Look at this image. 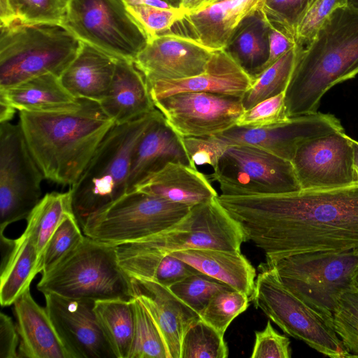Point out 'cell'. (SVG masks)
<instances>
[{
  "label": "cell",
  "mask_w": 358,
  "mask_h": 358,
  "mask_svg": "<svg viewBox=\"0 0 358 358\" xmlns=\"http://www.w3.org/2000/svg\"><path fill=\"white\" fill-rule=\"evenodd\" d=\"M217 199L266 259L358 250V184Z\"/></svg>",
  "instance_id": "obj_1"
},
{
  "label": "cell",
  "mask_w": 358,
  "mask_h": 358,
  "mask_svg": "<svg viewBox=\"0 0 358 358\" xmlns=\"http://www.w3.org/2000/svg\"><path fill=\"white\" fill-rule=\"evenodd\" d=\"M19 124L29 150L45 179L73 185L114 121L99 103L81 99L76 110L20 111Z\"/></svg>",
  "instance_id": "obj_2"
},
{
  "label": "cell",
  "mask_w": 358,
  "mask_h": 358,
  "mask_svg": "<svg viewBox=\"0 0 358 358\" xmlns=\"http://www.w3.org/2000/svg\"><path fill=\"white\" fill-rule=\"evenodd\" d=\"M358 74V8L341 7L301 48L285 92L289 118L315 113L323 95Z\"/></svg>",
  "instance_id": "obj_3"
},
{
  "label": "cell",
  "mask_w": 358,
  "mask_h": 358,
  "mask_svg": "<svg viewBox=\"0 0 358 358\" xmlns=\"http://www.w3.org/2000/svg\"><path fill=\"white\" fill-rule=\"evenodd\" d=\"M156 109L129 122L115 124L70 186L72 211L81 227L88 218L128 192L134 149Z\"/></svg>",
  "instance_id": "obj_4"
},
{
  "label": "cell",
  "mask_w": 358,
  "mask_h": 358,
  "mask_svg": "<svg viewBox=\"0 0 358 358\" xmlns=\"http://www.w3.org/2000/svg\"><path fill=\"white\" fill-rule=\"evenodd\" d=\"M82 45L63 23L15 21L1 27L0 90L43 74L60 77Z\"/></svg>",
  "instance_id": "obj_5"
},
{
  "label": "cell",
  "mask_w": 358,
  "mask_h": 358,
  "mask_svg": "<svg viewBox=\"0 0 358 358\" xmlns=\"http://www.w3.org/2000/svg\"><path fill=\"white\" fill-rule=\"evenodd\" d=\"M37 288L43 294L94 301L133 298L131 278L118 264L115 245L85 236L57 265L42 274Z\"/></svg>",
  "instance_id": "obj_6"
},
{
  "label": "cell",
  "mask_w": 358,
  "mask_h": 358,
  "mask_svg": "<svg viewBox=\"0 0 358 358\" xmlns=\"http://www.w3.org/2000/svg\"><path fill=\"white\" fill-rule=\"evenodd\" d=\"M282 282L320 313L333 319L334 311L346 292L357 287L358 250L317 251L266 259Z\"/></svg>",
  "instance_id": "obj_7"
},
{
  "label": "cell",
  "mask_w": 358,
  "mask_h": 358,
  "mask_svg": "<svg viewBox=\"0 0 358 358\" xmlns=\"http://www.w3.org/2000/svg\"><path fill=\"white\" fill-rule=\"evenodd\" d=\"M250 299L257 308L285 333L301 340L318 352L331 357H347L332 318L310 307L280 280L278 273L262 264Z\"/></svg>",
  "instance_id": "obj_8"
},
{
  "label": "cell",
  "mask_w": 358,
  "mask_h": 358,
  "mask_svg": "<svg viewBox=\"0 0 358 358\" xmlns=\"http://www.w3.org/2000/svg\"><path fill=\"white\" fill-rule=\"evenodd\" d=\"M191 208L134 189L88 218L81 229L93 240L117 245L167 230Z\"/></svg>",
  "instance_id": "obj_9"
},
{
  "label": "cell",
  "mask_w": 358,
  "mask_h": 358,
  "mask_svg": "<svg viewBox=\"0 0 358 358\" xmlns=\"http://www.w3.org/2000/svg\"><path fill=\"white\" fill-rule=\"evenodd\" d=\"M225 196H253L301 190L291 161L250 145H231L208 177Z\"/></svg>",
  "instance_id": "obj_10"
},
{
  "label": "cell",
  "mask_w": 358,
  "mask_h": 358,
  "mask_svg": "<svg viewBox=\"0 0 358 358\" xmlns=\"http://www.w3.org/2000/svg\"><path fill=\"white\" fill-rule=\"evenodd\" d=\"M63 24L83 42L117 59L134 62L148 42L122 0H68Z\"/></svg>",
  "instance_id": "obj_11"
},
{
  "label": "cell",
  "mask_w": 358,
  "mask_h": 358,
  "mask_svg": "<svg viewBox=\"0 0 358 358\" xmlns=\"http://www.w3.org/2000/svg\"><path fill=\"white\" fill-rule=\"evenodd\" d=\"M44 179L20 124L0 123V232L27 218L41 199Z\"/></svg>",
  "instance_id": "obj_12"
},
{
  "label": "cell",
  "mask_w": 358,
  "mask_h": 358,
  "mask_svg": "<svg viewBox=\"0 0 358 358\" xmlns=\"http://www.w3.org/2000/svg\"><path fill=\"white\" fill-rule=\"evenodd\" d=\"M135 241L169 254L192 249L240 251L245 240L239 224L217 197L192 206L182 220L167 230Z\"/></svg>",
  "instance_id": "obj_13"
},
{
  "label": "cell",
  "mask_w": 358,
  "mask_h": 358,
  "mask_svg": "<svg viewBox=\"0 0 358 358\" xmlns=\"http://www.w3.org/2000/svg\"><path fill=\"white\" fill-rule=\"evenodd\" d=\"M153 103L181 137L222 133L236 125L244 110L241 97L208 92H179Z\"/></svg>",
  "instance_id": "obj_14"
},
{
  "label": "cell",
  "mask_w": 358,
  "mask_h": 358,
  "mask_svg": "<svg viewBox=\"0 0 358 358\" xmlns=\"http://www.w3.org/2000/svg\"><path fill=\"white\" fill-rule=\"evenodd\" d=\"M344 130L310 138L291 160L301 189H325L354 184L353 148Z\"/></svg>",
  "instance_id": "obj_15"
},
{
  "label": "cell",
  "mask_w": 358,
  "mask_h": 358,
  "mask_svg": "<svg viewBox=\"0 0 358 358\" xmlns=\"http://www.w3.org/2000/svg\"><path fill=\"white\" fill-rule=\"evenodd\" d=\"M45 309L71 358H117L94 311V301L44 294Z\"/></svg>",
  "instance_id": "obj_16"
},
{
  "label": "cell",
  "mask_w": 358,
  "mask_h": 358,
  "mask_svg": "<svg viewBox=\"0 0 358 358\" xmlns=\"http://www.w3.org/2000/svg\"><path fill=\"white\" fill-rule=\"evenodd\" d=\"M342 130L339 120L334 115L317 112L264 127L234 125L215 136L227 145H253L291 161L297 147L304 141Z\"/></svg>",
  "instance_id": "obj_17"
},
{
  "label": "cell",
  "mask_w": 358,
  "mask_h": 358,
  "mask_svg": "<svg viewBox=\"0 0 358 358\" xmlns=\"http://www.w3.org/2000/svg\"><path fill=\"white\" fill-rule=\"evenodd\" d=\"M215 51L189 36L167 32L148 41L134 63L149 85L201 73Z\"/></svg>",
  "instance_id": "obj_18"
},
{
  "label": "cell",
  "mask_w": 358,
  "mask_h": 358,
  "mask_svg": "<svg viewBox=\"0 0 358 358\" xmlns=\"http://www.w3.org/2000/svg\"><path fill=\"white\" fill-rule=\"evenodd\" d=\"M234 56L215 50L201 73L178 80H159L148 85L152 101L183 92H208L242 97L253 83Z\"/></svg>",
  "instance_id": "obj_19"
},
{
  "label": "cell",
  "mask_w": 358,
  "mask_h": 358,
  "mask_svg": "<svg viewBox=\"0 0 358 358\" xmlns=\"http://www.w3.org/2000/svg\"><path fill=\"white\" fill-rule=\"evenodd\" d=\"M133 297L147 308L159 328L170 358H180L183 336L189 327L201 319L171 289L154 280L130 277Z\"/></svg>",
  "instance_id": "obj_20"
},
{
  "label": "cell",
  "mask_w": 358,
  "mask_h": 358,
  "mask_svg": "<svg viewBox=\"0 0 358 358\" xmlns=\"http://www.w3.org/2000/svg\"><path fill=\"white\" fill-rule=\"evenodd\" d=\"M171 162L192 166L182 137L156 109L134 149L128 179V192L135 189L148 177Z\"/></svg>",
  "instance_id": "obj_21"
},
{
  "label": "cell",
  "mask_w": 358,
  "mask_h": 358,
  "mask_svg": "<svg viewBox=\"0 0 358 358\" xmlns=\"http://www.w3.org/2000/svg\"><path fill=\"white\" fill-rule=\"evenodd\" d=\"M262 0H224L199 10L187 11L185 22L192 36L208 49H227L244 20L259 10Z\"/></svg>",
  "instance_id": "obj_22"
},
{
  "label": "cell",
  "mask_w": 358,
  "mask_h": 358,
  "mask_svg": "<svg viewBox=\"0 0 358 358\" xmlns=\"http://www.w3.org/2000/svg\"><path fill=\"white\" fill-rule=\"evenodd\" d=\"M13 305L20 336L18 357L71 358L45 308L34 301L29 288Z\"/></svg>",
  "instance_id": "obj_23"
},
{
  "label": "cell",
  "mask_w": 358,
  "mask_h": 358,
  "mask_svg": "<svg viewBox=\"0 0 358 358\" xmlns=\"http://www.w3.org/2000/svg\"><path fill=\"white\" fill-rule=\"evenodd\" d=\"M135 189L189 207L218 196L209 178L197 168L176 162H169Z\"/></svg>",
  "instance_id": "obj_24"
},
{
  "label": "cell",
  "mask_w": 358,
  "mask_h": 358,
  "mask_svg": "<svg viewBox=\"0 0 358 358\" xmlns=\"http://www.w3.org/2000/svg\"><path fill=\"white\" fill-rule=\"evenodd\" d=\"M116 124L129 122L156 108L142 73L133 61L117 59L108 92L99 103Z\"/></svg>",
  "instance_id": "obj_25"
},
{
  "label": "cell",
  "mask_w": 358,
  "mask_h": 358,
  "mask_svg": "<svg viewBox=\"0 0 358 358\" xmlns=\"http://www.w3.org/2000/svg\"><path fill=\"white\" fill-rule=\"evenodd\" d=\"M117 59L83 42L77 56L60 76V81L76 99L100 103L108 92Z\"/></svg>",
  "instance_id": "obj_26"
},
{
  "label": "cell",
  "mask_w": 358,
  "mask_h": 358,
  "mask_svg": "<svg viewBox=\"0 0 358 358\" xmlns=\"http://www.w3.org/2000/svg\"><path fill=\"white\" fill-rule=\"evenodd\" d=\"M169 254L250 299L254 292L256 271L241 250L192 249Z\"/></svg>",
  "instance_id": "obj_27"
},
{
  "label": "cell",
  "mask_w": 358,
  "mask_h": 358,
  "mask_svg": "<svg viewBox=\"0 0 358 358\" xmlns=\"http://www.w3.org/2000/svg\"><path fill=\"white\" fill-rule=\"evenodd\" d=\"M115 245L118 264L129 277L151 280L169 287L199 272L171 254L144 246L138 241Z\"/></svg>",
  "instance_id": "obj_28"
},
{
  "label": "cell",
  "mask_w": 358,
  "mask_h": 358,
  "mask_svg": "<svg viewBox=\"0 0 358 358\" xmlns=\"http://www.w3.org/2000/svg\"><path fill=\"white\" fill-rule=\"evenodd\" d=\"M2 99L19 111L64 112L77 109L81 99L71 94L59 77L47 73L0 90Z\"/></svg>",
  "instance_id": "obj_29"
},
{
  "label": "cell",
  "mask_w": 358,
  "mask_h": 358,
  "mask_svg": "<svg viewBox=\"0 0 358 358\" xmlns=\"http://www.w3.org/2000/svg\"><path fill=\"white\" fill-rule=\"evenodd\" d=\"M41 272L40 258L35 245L23 233L15 239L6 261L1 264L0 302L2 306L14 303L29 288L34 277Z\"/></svg>",
  "instance_id": "obj_30"
},
{
  "label": "cell",
  "mask_w": 358,
  "mask_h": 358,
  "mask_svg": "<svg viewBox=\"0 0 358 358\" xmlns=\"http://www.w3.org/2000/svg\"><path fill=\"white\" fill-rule=\"evenodd\" d=\"M94 311L117 358H129L135 332L133 298L95 301Z\"/></svg>",
  "instance_id": "obj_31"
},
{
  "label": "cell",
  "mask_w": 358,
  "mask_h": 358,
  "mask_svg": "<svg viewBox=\"0 0 358 358\" xmlns=\"http://www.w3.org/2000/svg\"><path fill=\"white\" fill-rule=\"evenodd\" d=\"M71 208V192H50L41 198L27 220L25 233L35 245L41 259L51 236ZM42 271V268H41Z\"/></svg>",
  "instance_id": "obj_32"
},
{
  "label": "cell",
  "mask_w": 358,
  "mask_h": 358,
  "mask_svg": "<svg viewBox=\"0 0 358 358\" xmlns=\"http://www.w3.org/2000/svg\"><path fill=\"white\" fill-rule=\"evenodd\" d=\"M301 48L296 46L265 69L241 97L244 110L285 92Z\"/></svg>",
  "instance_id": "obj_33"
},
{
  "label": "cell",
  "mask_w": 358,
  "mask_h": 358,
  "mask_svg": "<svg viewBox=\"0 0 358 358\" xmlns=\"http://www.w3.org/2000/svg\"><path fill=\"white\" fill-rule=\"evenodd\" d=\"M259 19L236 36L235 51L231 52L253 80L262 72L268 55L265 39L268 28L259 13Z\"/></svg>",
  "instance_id": "obj_34"
},
{
  "label": "cell",
  "mask_w": 358,
  "mask_h": 358,
  "mask_svg": "<svg viewBox=\"0 0 358 358\" xmlns=\"http://www.w3.org/2000/svg\"><path fill=\"white\" fill-rule=\"evenodd\" d=\"M135 332L129 358H170L164 338L155 321L137 297H133Z\"/></svg>",
  "instance_id": "obj_35"
},
{
  "label": "cell",
  "mask_w": 358,
  "mask_h": 358,
  "mask_svg": "<svg viewBox=\"0 0 358 358\" xmlns=\"http://www.w3.org/2000/svg\"><path fill=\"white\" fill-rule=\"evenodd\" d=\"M229 355L224 335L199 319L185 332L180 358H227Z\"/></svg>",
  "instance_id": "obj_36"
},
{
  "label": "cell",
  "mask_w": 358,
  "mask_h": 358,
  "mask_svg": "<svg viewBox=\"0 0 358 358\" xmlns=\"http://www.w3.org/2000/svg\"><path fill=\"white\" fill-rule=\"evenodd\" d=\"M81 229L73 212L68 213L51 236L43 251L42 274L53 268L83 241L85 235Z\"/></svg>",
  "instance_id": "obj_37"
},
{
  "label": "cell",
  "mask_w": 358,
  "mask_h": 358,
  "mask_svg": "<svg viewBox=\"0 0 358 358\" xmlns=\"http://www.w3.org/2000/svg\"><path fill=\"white\" fill-rule=\"evenodd\" d=\"M250 298L234 289L216 293L199 315L201 320L224 334L231 322L249 306Z\"/></svg>",
  "instance_id": "obj_38"
},
{
  "label": "cell",
  "mask_w": 358,
  "mask_h": 358,
  "mask_svg": "<svg viewBox=\"0 0 358 358\" xmlns=\"http://www.w3.org/2000/svg\"><path fill=\"white\" fill-rule=\"evenodd\" d=\"M168 287L199 315L216 293L232 289L222 282L201 272L187 275Z\"/></svg>",
  "instance_id": "obj_39"
},
{
  "label": "cell",
  "mask_w": 358,
  "mask_h": 358,
  "mask_svg": "<svg viewBox=\"0 0 358 358\" xmlns=\"http://www.w3.org/2000/svg\"><path fill=\"white\" fill-rule=\"evenodd\" d=\"M123 3L144 31L148 42L158 35L169 32L175 24L183 20L187 13L180 7L160 8L143 4Z\"/></svg>",
  "instance_id": "obj_40"
},
{
  "label": "cell",
  "mask_w": 358,
  "mask_h": 358,
  "mask_svg": "<svg viewBox=\"0 0 358 358\" xmlns=\"http://www.w3.org/2000/svg\"><path fill=\"white\" fill-rule=\"evenodd\" d=\"M333 321L347 357H358V286L341 298L334 311Z\"/></svg>",
  "instance_id": "obj_41"
},
{
  "label": "cell",
  "mask_w": 358,
  "mask_h": 358,
  "mask_svg": "<svg viewBox=\"0 0 358 358\" xmlns=\"http://www.w3.org/2000/svg\"><path fill=\"white\" fill-rule=\"evenodd\" d=\"M8 1L15 21L26 23H63L68 3V0H8Z\"/></svg>",
  "instance_id": "obj_42"
},
{
  "label": "cell",
  "mask_w": 358,
  "mask_h": 358,
  "mask_svg": "<svg viewBox=\"0 0 358 358\" xmlns=\"http://www.w3.org/2000/svg\"><path fill=\"white\" fill-rule=\"evenodd\" d=\"M349 1L314 0L294 28L296 45L301 48L308 45L334 10L348 5Z\"/></svg>",
  "instance_id": "obj_43"
},
{
  "label": "cell",
  "mask_w": 358,
  "mask_h": 358,
  "mask_svg": "<svg viewBox=\"0 0 358 358\" xmlns=\"http://www.w3.org/2000/svg\"><path fill=\"white\" fill-rule=\"evenodd\" d=\"M289 117L285 102V92L260 101L244 110L236 122L240 127L257 128L287 122Z\"/></svg>",
  "instance_id": "obj_44"
},
{
  "label": "cell",
  "mask_w": 358,
  "mask_h": 358,
  "mask_svg": "<svg viewBox=\"0 0 358 358\" xmlns=\"http://www.w3.org/2000/svg\"><path fill=\"white\" fill-rule=\"evenodd\" d=\"M314 0H262L259 12L270 21L287 29L294 37V28Z\"/></svg>",
  "instance_id": "obj_45"
},
{
  "label": "cell",
  "mask_w": 358,
  "mask_h": 358,
  "mask_svg": "<svg viewBox=\"0 0 358 358\" xmlns=\"http://www.w3.org/2000/svg\"><path fill=\"white\" fill-rule=\"evenodd\" d=\"M182 139L187 157L194 168H196V166L208 165L213 169L229 146L215 135L182 137Z\"/></svg>",
  "instance_id": "obj_46"
},
{
  "label": "cell",
  "mask_w": 358,
  "mask_h": 358,
  "mask_svg": "<svg viewBox=\"0 0 358 358\" xmlns=\"http://www.w3.org/2000/svg\"><path fill=\"white\" fill-rule=\"evenodd\" d=\"M252 358H290L289 339L274 329L270 320L263 331H255Z\"/></svg>",
  "instance_id": "obj_47"
},
{
  "label": "cell",
  "mask_w": 358,
  "mask_h": 358,
  "mask_svg": "<svg viewBox=\"0 0 358 358\" xmlns=\"http://www.w3.org/2000/svg\"><path fill=\"white\" fill-rule=\"evenodd\" d=\"M261 16L268 28V55L263 66L264 71L281 56L296 47V43L293 34L287 29L277 22L268 20L262 15Z\"/></svg>",
  "instance_id": "obj_48"
},
{
  "label": "cell",
  "mask_w": 358,
  "mask_h": 358,
  "mask_svg": "<svg viewBox=\"0 0 358 358\" xmlns=\"http://www.w3.org/2000/svg\"><path fill=\"white\" fill-rule=\"evenodd\" d=\"M20 336L16 325L8 315L0 314V358L18 357Z\"/></svg>",
  "instance_id": "obj_49"
},
{
  "label": "cell",
  "mask_w": 358,
  "mask_h": 358,
  "mask_svg": "<svg viewBox=\"0 0 358 358\" xmlns=\"http://www.w3.org/2000/svg\"><path fill=\"white\" fill-rule=\"evenodd\" d=\"M0 27L8 26L15 21L8 0H0Z\"/></svg>",
  "instance_id": "obj_50"
},
{
  "label": "cell",
  "mask_w": 358,
  "mask_h": 358,
  "mask_svg": "<svg viewBox=\"0 0 358 358\" xmlns=\"http://www.w3.org/2000/svg\"><path fill=\"white\" fill-rule=\"evenodd\" d=\"M16 109L6 101L0 99V123L10 122Z\"/></svg>",
  "instance_id": "obj_51"
},
{
  "label": "cell",
  "mask_w": 358,
  "mask_h": 358,
  "mask_svg": "<svg viewBox=\"0 0 358 358\" xmlns=\"http://www.w3.org/2000/svg\"><path fill=\"white\" fill-rule=\"evenodd\" d=\"M123 3L131 4H143L160 8L174 7L163 0H122Z\"/></svg>",
  "instance_id": "obj_52"
},
{
  "label": "cell",
  "mask_w": 358,
  "mask_h": 358,
  "mask_svg": "<svg viewBox=\"0 0 358 358\" xmlns=\"http://www.w3.org/2000/svg\"><path fill=\"white\" fill-rule=\"evenodd\" d=\"M352 147L353 148L354 157V184H358V141L352 138H349Z\"/></svg>",
  "instance_id": "obj_53"
},
{
  "label": "cell",
  "mask_w": 358,
  "mask_h": 358,
  "mask_svg": "<svg viewBox=\"0 0 358 358\" xmlns=\"http://www.w3.org/2000/svg\"><path fill=\"white\" fill-rule=\"evenodd\" d=\"M203 0H181L180 8L189 11L196 8Z\"/></svg>",
  "instance_id": "obj_54"
},
{
  "label": "cell",
  "mask_w": 358,
  "mask_h": 358,
  "mask_svg": "<svg viewBox=\"0 0 358 358\" xmlns=\"http://www.w3.org/2000/svg\"><path fill=\"white\" fill-rule=\"evenodd\" d=\"M224 0H203L196 8L189 11L199 10L204 8H206L217 2L222 1Z\"/></svg>",
  "instance_id": "obj_55"
},
{
  "label": "cell",
  "mask_w": 358,
  "mask_h": 358,
  "mask_svg": "<svg viewBox=\"0 0 358 358\" xmlns=\"http://www.w3.org/2000/svg\"><path fill=\"white\" fill-rule=\"evenodd\" d=\"M174 7H179L181 0H163Z\"/></svg>",
  "instance_id": "obj_56"
},
{
  "label": "cell",
  "mask_w": 358,
  "mask_h": 358,
  "mask_svg": "<svg viewBox=\"0 0 358 358\" xmlns=\"http://www.w3.org/2000/svg\"><path fill=\"white\" fill-rule=\"evenodd\" d=\"M349 5L358 8V0H350Z\"/></svg>",
  "instance_id": "obj_57"
},
{
  "label": "cell",
  "mask_w": 358,
  "mask_h": 358,
  "mask_svg": "<svg viewBox=\"0 0 358 358\" xmlns=\"http://www.w3.org/2000/svg\"><path fill=\"white\" fill-rule=\"evenodd\" d=\"M355 282L357 286H358V267L357 268L355 275Z\"/></svg>",
  "instance_id": "obj_58"
}]
</instances>
